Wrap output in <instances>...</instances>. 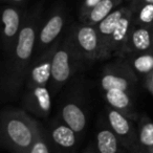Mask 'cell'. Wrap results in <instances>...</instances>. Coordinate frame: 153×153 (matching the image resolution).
<instances>
[{"instance_id": "cell-7", "label": "cell", "mask_w": 153, "mask_h": 153, "mask_svg": "<svg viewBox=\"0 0 153 153\" xmlns=\"http://www.w3.org/2000/svg\"><path fill=\"white\" fill-rule=\"evenodd\" d=\"M25 14H22V11L17 7L9 5L4 7L2 10V49L4 60L12 55L14 47L17 42V38L21 30Z\"/></svg>"}, {"instance_id": "cell-2", "label": "cell", "mask_w": 153, "mask_h": 153, "mask_svg": "<svg viewBox=\"0 0 153 153\" xmlns=\"http://www.w3.org/2000/svg\"><path fill=\"white\" fill-rule=\"evenodd\" d=\"M41 127L24 111L7 110L1 115L0 138L12 153H28Z\"/></svg>"}, {"instance_id": "cell-17", "label": "cell", "mask_w": 153, "mask_h": 153, "mask_svg": "<svg viewBox=\"0 0 153 153\" xmlns=\"http://www.w3.org/2000/svg\"><path fill=\"white\" fill-rule=\"evenodd\" d=\"M123 0H102L99 4H97L94 9L90 11L87 17L82 21V23L89 24V25L96 26L104 20L108 15H110L115 9H117Z\"/></svg>"}, {"instance_id": "cell-23", "label": "cell", "mask_w": 153, "mask_h": 153, "mask_svg": "<svg viewBox=\"0 0 153 153\" xmlns=\"http://www.w3.org/2000/svg\"><path fill=\"white\" fill-rule=\"evenodd\" d=\"M101 1L102 0H83L81 10H80V19H81V22L87 17V15L90 13V11L97 4H99Z\"/></svg>"}, {"instance_id": "cell-1", "label": "cell", "mask_w": 153, "mask_h": 153, "mask_svg": "<svg viewBox=\"0 0 153 153\" xmlns=\"http://www.w3.org/2000/svg\"><path fill=\"white\" fill-rule=\"evenodd\" d=\"M42 24V7L37 4L25 14L21 30L12 55L4 60L1 78L3 99L15 98L25 85L26 76L35 58L37 37Z\"/></svg>"}, {"instance_id": "cell-10", "label": "cell", "mask_w": 153, "mask_h": 153, "mask_svg": "<svg viewBox=\"0 0 153 153\" xmlns=\"http://www.w3.org/2000/svg\"><path fill=\"white\" fill-rule=\"evenodd\" d=\"M153 51V26L133 24L126 53H151Z\"/></svg>"}, {"instance_id": "cell-8", "label": "cell", "mask_w": 153, "mask_h": 153, "mask_svg": "<svg viewBox=\"0 0 153 153\" xmlns=\"http://www.w3.org/2000/svg\"><path fill=\"white\" fill-rule=\"evenodd\" d=\"M107 120L110 128L117 134L122 145L131 151L138 138L135 135L134 128L130 123L129 119L120 111L109 108L107 109Z\"/></svg>"}, {"instance_id": "cell-14", "label": "cell", "mask_w": 153, "mask_h": 153, "mask_svg": "<svg viewBox=\"0 0 153 153\" xmlns=\"http://www.w3.org/2000/svg\"><path fill=\"white\" fill-rule=\"evenodd\" d=\"M76 132L64 123L57 124L51 131V137L58 150L69 153L76 145Z\"/></svg>"}, {"instance_id": "cell-27", "label": "cell", "mask_w": 153, "mask_h": 153, "mask_svg": "<svg viewBox=\"0 0 153 153\" xmlns=\"http://www.w3.org/2000/svg\"><path fill=\"white\" fill-rule=\"evenodd\" d=\"M84 153H97V150H94V148L91 149V147H89V148H87V150H86Z\"/></svg>"}, {"instance_id": "cell-20", "label": "cell", "mask_w": 153, "mask_h": 153, "mask_svg": "<svg viewBox=\"0 0 153 153\" xmlns=\"http://www.w3.org/2000/svg\"><path fill=\"white\" fill-rule=\"evenodd\" d=\"M138 145L148 153H153V123L145 122L140 128L138 132Z\"/></svg>"}, {"instance_id": "cell-16", "label": "cell", "mask_w": 153, "mask_h": 153, "mask_svg": "<svg viewBox=\"0 0 153 153\" xmlns=\"http://www.w3.org/2000/svg\"><path fill=\"white\" fill-rule=\"evenodd\" d=\"M97 153H120L121 145L119 137L111 128H103L97 133ZM123 146V145H122Z\"/></svg>"}, {"instance_id": "cell-24", "label": "cell", "mask_w": 153, "mask_h": 153, "mask_svg": "<svg viewBox=\"0 0 153 153\" xmlns=\"http://www.w3.org/2000/svg\"><path fill=\"white\" fill-rule=\"evenodd\" d=\"M147 85H148L149 89H150L151 91H153V71L148 74V78H147Z\"/></svg>"}, {"instance_id": "cell-19", "label": "cell", "mask_w": 153, "mask_h": 153, "mask_svg": "<svg viewBox=\"0 0 153 153\" xmlns=\"http://www.w3.org/2000/svg\"><path fill=\"white\" fill-rule=\"evenodd\" d=\"M130 67L138 74H149L153 71V53H138L130 58Z\"/></svg>"}, {"instance_id": "cell-12", "label": "cell", "mask_w": 153, "mask_h": 153, "mask_svg": "<svg viewBox=\"0 0 153 153\" xmlns=\"http://www.w3.org/2000/svg\"><path fill=\"white\" fill-rule=\"evenodd\" d=\"M128 9H129V7H117V9H115L110 15H108L104 20H102L100 23H98L96 25L99 37H100L104 59L110 56L111 37H112V34L115 30V26L117 25L120 20H121L122 18H123V16L126 14Z\"/></svg>"}, {"instance_id": "cell-22", "label": "cell", "mask_w": 153, "mask_h": 153, "mask_svg": "<svg viewBox=\"0 0 153 153\" xmlns=\"http://www.w3.org/2000/svg\"><path fill=\"white\" fill-rule=\"evenodd\" d=\"M28 153H51L49 146L47 144V140L45 138L44 134H43L42 129H40L36 140L34 142Z\"/></svg>"}, {"instance_id": "cell-13", "label": "cell", "mask_w": 153, "mask_h": 153, "mask_svg": "<svg viewBox=\"0 0 153 153\" xmlns=\"http://www.w3.org/2000/svg\"><path fill=\"white\" fill-rule=\"evenodd\" d=\"M61 120L76 133H80L86 128L87 117L84 110L74 102L66 103L61 109Z\"/></svg>"}, {"instance_id": "cell-6", "label": "cell", "mask_w": 153, "mask_h": 153, "mask_svg": "<svg viewBox=\"0 0 153 153\" xmlns=\"http://www.w3.org/2000/svg\"><path fill=\"white\" fill-rule=\"evenodd\" d=\"M65 21V11L59 7L55 10L45 21H42L37 37L35 55L39 56L43 53L62 36Z\"/></svg>"}, {"instance_id": "cell-15", "label": "cell", "mask_w": 153, "mask_h": 153, "mask_svg": "<svg viewBox=\"0 0 153 153\" xmlns=\"http://www.w3.org/2000/svg\"><path fill=\"white\" fill-rule=\"evenodd\" d=\"M132 74L127 76L122 72H115L114 70H108L103 74L101 79V86L105 91L111 89H119L124 91H129L131 82L134 81Z\"/></svg>"}, {"instance_id": "cell-5", "label": "cell", "mask_w": 153, "mask_h": 153, "mask_svg": "<svg viewBox=\"0 0 153 153\" xmlns=\"http://www.w3.org/2000/svg\"><path fill=\"white\" fill-rule=\"evenodd\" d=\"M76 46L82 58L88 61L104 59L102 45L97 27L86 23H80L71 27Z\"/></svg>"}, {"instance_id": "cell-3", "label": "cell", "mask_w": 153, "mask_h": 153, "mask_svg": "<svg viewBox=\"0 0 153 153\" xmlns=\"http://www.w3.org/2000/svg\"><path fill=\"white\" fill-rule=\"evenodd\" d=\"M82 60L83 58L76 48L70 28L63 37L61 44L53 56L51 82L48 84V89L51 96H56L62 89L66 82L79 68V64Z\"/></svg>"}, {"instance_id": "cell-11", "label": "cell", "mask_w": 153, "mask_h": 153, "mask_svg": "<svg viewBox=\"0 0 153 153\" xmlns=\"http://www.w3.org/2000/svg\"><path fill=\"white\" fill-rule=\"evenodd\" d=\"M134 24L133 10H127L126 14L123 16L117 25L115 26V30L112 34L110 40V55L115 53L117 55H124L126 51L128 41H129L130 33H131L132 26Z\"/></svg>"}, {"instance_id": "cell-9", "label": "cell", "mask_w": 153, "mask_h": 153, "mask_svg": "<svg viewBox=\"0 0 153 153\" xmlns=\"http://www.w3.org/2000/svg\"><path fill=\"white\" fill-rule=\"evenodd\" d=\"M51 94L48 87H35L24 94L23 105L39 117H46L51 110Z\"/></svg>"}, {"instance_id": "cell-25", "label": "cell", "mask_w": 153, "mask_h": 153, "mask_svg": "<svg viewBox=\"0 0 153 153\" xmlns=\"http://www.w3.org/2000/svg\"><path fill=\"white\" fill-rule=\"evenodd\" d=\"M10 3H12V4L14 5H19L21 4V3L25 2V1H27V0H7Z\"/></svg>"}, {"instance_id": "cell-4", "label": "cell", "mask_w": 153, "mask_h": 153, "mask_svg": "<svg viewBox=\"0 0 153 153\" xmlns=\"http://www.w3.org/2000/svg\"><path fill=\"white\" fill-rule=\"evenodd\" d=\"M62 40H63V35L44 53L34 58L25 81V88L27 90L35 87H48L51 76L53 56L59 45L61 44Z\"/></svg>"}, {"instance_id": "cell-21", "label": "cell", "mask_w": 153, "mask_h": 153, "mask_svg": "<svg viewBox=\"0 0 153 153\" xmlns=\"http://www.w3.org/2000/svg\"><path fill=\"white\" fill-rule=\"evenodd\" d=\"M140 7L137 12V17L134 23L140 25L153 26V3L140 4Z\"/></svg>"}, {"instance_id": "cell-18", "label": "cell", "mask_w": 153, "mask_h": 153, "mask_svg": "<svg viewBox=\"0 0 153 153\" xmlns=\"http://www.w3.org/2000/svg\"><path fill=\"white\" fill-rule=\"evenodd\" d=\"M105 98L111 108L120 111L126 117L131 114V99L128 94V91L119 89H111L108 91H105Z\"/></svg>"}, {"instance_id": "cell-26", "label": "cell", "mask_w": 153, "mask_h": 153, "mask_svg": "<svg viewBox=\"0 0 153 153\" xmlns=\"http://www.w3.org/2000/svg\"><path fill=\"white\" fill-rule=\"evenodd\" d=\"M138 4H144V3H153V0H136Z\"/></svg>"}]
</instances>
